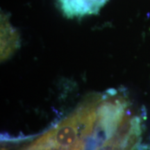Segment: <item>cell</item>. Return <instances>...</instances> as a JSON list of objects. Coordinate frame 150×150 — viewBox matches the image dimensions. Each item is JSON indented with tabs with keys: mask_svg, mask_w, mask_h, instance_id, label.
Segmentation results:
<instances>
[{
	"mask_svg": "<svg viewBox=\"0 0 150 150\" xmlns=\"http://www.w3.org/2000/svg\"><path fill=\"white\" fill-rule=\"evenodd\" d=\"M20 44L19 35L11 25L6 16L1 18V60L8 59L18 48Z\"/></svg>",
	"mask_w": 150,
	"mask_h": 150,
	"instance_id": "cell-3",
	"label": "cell"
},
{
	"mask_svg": "<svg viewBox=\"0 0 150 150\" xmlns=\"http://www.w3.org/2000/svg\"><path fill=\"white\" fill-rule=\"evenodd\" d=\"M49 132L56 150H72L81 142V134L74 113Z\"/></svg>",
	"mask_w": 150,
	"mask_h": 150,
	"instance_id": "cell-2",
	"label": "cell"
},
{
	"mask_svg": "<svg viewBox=\"0 0 150 150\" xmlns=\"http://www.w3.org/2000/svg\"><path fill=\"white\" fill-rule=\"evenodd\" d=\"M125 106L122 99H116L104 102L97 108V125L95 135L98 141L106 142L115 134L122 119Z\"/></svg>",
	"mask_w": 150,
	"mask_h": 150,
	"instance_id": "cell-1",
	"label": "cell"
},
{
	"mask_svg": "<svg viewBox=\"0 0 150 150\" xmlns=\"http://www.w3.org/2000/svg\"></svg>",
	"mask_w": 150,
	"mask_h": 150,
	"instance_id": "cell-5",
	"label": "cell"
},
{
	"mask_svg": "<svg viewBox=\"0 0 150 150\" xmlns=\"http://www.w3.org/2000/svg\"><path fill=\"white\" fill-rule=\"evenodd\" d=\"M124 136L117 133L115 138L110 140H106L104 144L97 148V150H124L125 148Z\"/></svg>",
	"mask_w": 150,
	"mask_h": 150,
	"instance_id": "cell-4",
	"label": "cell"
}]
</instances>
